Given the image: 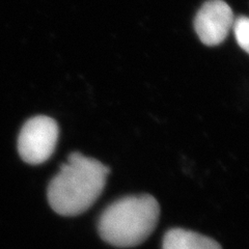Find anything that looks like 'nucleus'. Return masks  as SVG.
I'll return each instance as SVG.
<instances>
[{
  "instance_id": "nucleus-4",
  "label": "nucleus",
  "mask_w": 249,
  "mask_h": 249,
  "mask_svg": "<svg viewBox=\"0 0 249 249\" xmlns=\"http://www.w3.org/2000/svg\"><path fill=\"white\" fill-rule=\"evenodd\" d=\"M233 14L223 0H208L201 5L194 19V29L199 40L207 46L221 44L233 26Z\"/></svg>"
},
{
  "instance_id": "nucleus-2",
  "label": "nucleus",
  "mask_w": 249,
  "mask_h": 249,
  "mask_svg": "<svg viewBox=\"0 0 249 249\" xmlns=\"http://www.w3.org/2000/svg\"><path fill=\"white\" fill-rule=\"evenodd\" d=\"M159 215L158 201L150 194L124 196L113 201L101 214L99 235L112 246L135 247L151 236Z\"/></svg>"
},
{
  "instance_id": "nucleus-6",
  "label": "nucleus",
  "mask_w": 249,
  "mask_h": 249,
  "mask_svg": "<svg viewBox=\"0 0 249 249\" xmlns=\"http://www.w3.org/2000/svg\"><path fill=\"white\" fill-rule=\"evenodd\" d=\"M232 28L238 45L249 54V17L241 16L237 18Z\"/></svg>"
},
{
  "instance_id": "nucleus-3",
  "label": "nucleus",
  "mask_w": 249,
  "mask_h": 249,
  "mask_svg": "<svg viewBox=\"0 0 249 249\" xmlns=\"http://www.w3.org/2000/svg\"><path fill=\"white\" fill-rule=\"evenodd\" d=\"M59 135L56 122L46 115L28 120L20 131L18 151L21 158L29 164H41L55 151Z\"/></svg>"
},
{
  "instance_id": "nucleus-1",
  "label": "nucleus",
  "mask_w": 249,
  "mask_h": 249,
  "mask_svg": "<svg viewBox=\"0 0 249 249\" xmlns=\"http://www.w3.org/2000/svg\"><path fill=\"white\" fill-rule=\"evenodd\" d=\"M108 175L103 163L72 153L48 186L49 205L62 216L82 214L102 194Z\"/></svg>"
},
{
  "instance_id": "nucleus-5",
  "label": "nucleus",
  "mask_w": 249,
  "mask_h": 249,
  "mask_svg": "<svg viewBox=\"0 0 249 249\" xmlns=\"http://www.w3.org/2000/svg\"><path fill=\"white\" fill-rule=\"evenodd\" d=\"M162 249H222L212 238L185 229H171L165 232Z\"/></svg>"
}]
</instances>
